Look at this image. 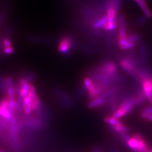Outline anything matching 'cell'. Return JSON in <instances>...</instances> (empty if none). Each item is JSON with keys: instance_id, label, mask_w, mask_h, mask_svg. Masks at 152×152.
Segmentation results:
<instances>
[{"instance_id": "obj_1", "label": "cell", "mask_w": 152, "mask_h": 152, "mask_svg": "<svg viewBox=\"0 0 152 152\" xmlns=\"http://www.w3.org/2000/svg\"><path fill=\"white\" fill-rule=\"evenodd\" d=\"M127 147L132 152H144L149 148L145 139L139 133L132 135L127 142Z\"/></svg>"}, {"instance_id": "obj_2", "label": "cell", "mask_w": 152, "mask_h": 152, "mask_svg": "<svg viewBox=\"0 0 152 152\" xmlns=\"http://www.w3.org/2000/svg\"><path fill=\"white\" fill-rule=\"evenodd\" d=\"M84 85L89 95V97L91 100L100 96V92L99 90L90 78L86 77L85 78Z\"/></svg>"}, {"instance_id": "obj_3", "label": "cell", "mask_w": 152, "mask_h": 152, "mask_svg": "<svg viewBox=\"0 0 152 152\" xmlns=\"http://www.w3.org/2000/svg\"><path fill=\"white\" fill-rule=\"evenodd\" d=\"M117 42L118 48L123 51L132 50L135 48L136 45V44L131 42L126 38L117 40Z\"/></svg>"}, {"instance_id": "obj_4", "label": "cell", "mask_w": 152, "mask_h": 152, "mask_svg": "<svg viewBox=\"0 0 152 152\" xmlns=\"http://www.w3.org/2000/svg\"><path fill=\"white\" fill-rule=\"evenodd\" d=\"M72 45V41L69 37L63 38L58 47L59 50L62 53H66L70 49Z\"/></svg>"}, {"instance_id": "obj_5", "label": "cell", "mask_w": 152, "mask_h": 152, "mask_svg": "<svg viewBox=\"0 0 152 152\" xmlns=\"http://www.w3.org/2000/svg\"><path fill=\"white\" fill-rule=\"evenodd\" d=\"M105 104H107V102L104 98L100 96L98 98L92 99L91 102L88 103V107L90 109L95 108L102 107Z\"/></svg>"}, {"instance_id": "obj_6", "label": "cell", "mask_w": 152, "mask_h": 152, "mask_svg": "<svg viewBox=\"0 0 152 152\" xmlns=\"http://www.w3.org/2000/svg\"><path fill=\"white\" fill-rule=\"evenodd\" d=\"M137 2L138 3L141 10L143 12V13L144 14V15L147 18H151L152 16V12L149 10V7H148L145 0H139Z\"/></svg>"}, {"instance_id": "obj_7", "label": "cell", "mask_w": 152, "mask_h": 152, "mask_svg": "<svg viewBox=\"0 0 152 152\" xmlns=\"http://www.w3.org/2000/svg\"><path fill=\"white\" fill-rule=\"evenodd\" d=\"M107 20H108V18H107V14H104L101 16L100 18H99L96 22H95L93 24V27L95 29H96L102 28L104 27V25L107 22Z\"/></svg>"}, {"instance_id": "obj_8", "label": "cell", "mask_w": 152, "mask_h": 152, "mask_svg": "<svg viewBox=\"0 0 152 152\" xmlns=\"http://www.w3.org/2000/svg\"><path fill=\"white\" fill-rule=\"evenodd\" d=\"M104 122L108 125L112 126H117L120 125H123L124 124L120 121V120L115 119L113 117H106L104 118Z\"/></svg>"}, {"instance_id": "obj_9", "label": "cell", "mask_w": 152, "mask_h": 152, "mask_svg": "<svg viewBox=\"0 0 152 152\" xmlns=\"http://www.w3.org/2000/svg\"><path fill=\"white\" fill-rule=\"evenodd\" d=\"M142 112H144L147 114L149 115H152V106H146L144 108L142 109Z\"/></svg>"}, {"instance_id": "obj_10", "label": "cell", "mask_w": 152, "mask_h": 152, "mask_svg": "<svg viewBox=\"0 0 152 152\" xmlns=\"http://www.w3.org/2000/svg\"><path fill=\"white\" fill-rule=\"evenodd\" d=\"M3 45L5 46V48H7V47H11V42L7 39H5L3 41Z\"/></svg>"}, {"instance_id": "obj_11", "label": "cell", "mask_w": 152, "mask_h": 152, "mask_svg": "<svg viewBox=\"0 0 152 152\" xmlns=\"http://www.w3.org/2000/svg\"><path fill=\"white\" fill-rule=\"evenodd\" d=\"M4 51L5 54H11V53H12V52H13V48H12L11 47L5 48Z\"/></svg>"}, {"instance_id": "obj_12", "label": "cell", "mask_w": 152, "mask_h": 152, "mask_svg": "<svg viewBox=\"0 0 152 152\" xmlns=\"http://www.w3.org/2000/svg\"><path fill=\"white\" fill-rule=\"evenodd\" d=\"M149 121H150V122H152V115H151L149 117V118H148V120Z\"/></svg>"}, {"instance_id": "obj_13", "label": "cell", "mask_w": 152, "mask_h": 152, "mask_svg": "<svg viewBox=\"0 0 152 152\" xmlns=\"http://www.w3.org/2000/svg\"><path fill=\"white\" fill-rule=\"evenodd\" d=\"M110 152H120L119 151H118L117 149H112Z\"/></svg>"}, {"instance_id": "obj_14", "label": "cell", "mask_w": 152, "mask_h": 152, "mask_svg": "<svg viewBox=\"0 0 152 152\" xmlns=\"http://www.w3.org/2000/svg\"><path fill=\"white\" fill-rule=\"evenodd\" d=\"M0 152H4L2 150H1V149H0Z\"/></svg>"}, {"instance_id": "obj_15", "label": "cell", "mask_w": 152, "mask_h": 152, "mask_svg": "<svg viewBox=\"0 0 152 152\" xmlns=\"http://www.w3.org/2000/svg\"><path fill=\"white\" fill-rule=\"evenodd\" d=\"M135 1H136V2H137V1H139V0H135Z\"/></svg>"}]
</instances>
